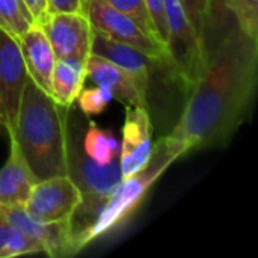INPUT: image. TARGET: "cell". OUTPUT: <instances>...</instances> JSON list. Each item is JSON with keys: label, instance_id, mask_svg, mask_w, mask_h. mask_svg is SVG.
Returning a JSON list of instances; mask_svg holds the SVG:
<instances>
[{"label": "cell", "instance_id": "cell-1", "mask_svg": "<svg viewBox=\"0 0 258 258\" xmlns=\"http://www.w3.org/2000/svg\"><path fill=\"white\" fill-rule=\"evenodd\" d=\"M258 80V39L236 26L209 54L171 132L187 151L225 145L246 119Z\"/></svg>", "mask_w": 258, "mask_h": 258}, {"label": "cell", "instance_id": "cell-2", "mask_svg": "<svg viewBox=\"0 0 258 258\" xmlns=\"http://www.w3.org/2000/svg\"><path fill=\"white\" fill-rule=\"evenodd\" d=\"M67 107L27 79L12 136L27 165L39 180L67 175Z\"/></svg>", "mask_w": 258, "mask_h": 258}, {"label": "cell", "instance_id": "cell-3", "mask_svg": "<svg viewBox=\"0 0 258 258\" xmlns=\"http://www.w3.org/2000/svg\"><path fill=\"white\" fill-rule=\"evenodd\" d=\"M187 148L169 135L154 144L148 163L138 172L124 177L115 187L94 222L79 236L77 249L82 251L91 242L112 234L121 228L145 201L154 183L180 157L187 154Z\"/></svg>", "mask_w": 258, "mask_h": 258}, {"label": "cell", "instance_id": "cell-4", "mask_svg": "<svg viewBox=\"0 0 258 258\" xmlns=\"http://www.w3.org/2000/svg\"><path fill=\"white\" fill-rule=\"evenodd\" d=\"M83 132L85 128L80 122V115L68 110L67 175L76 183L82 194V204L70 221L76 248L79 236L94 222L98 212L122 180L119 157L107 165H100L85 153L82 145Z\"/></svg>", "mask_w": 258, "mask_h": 258}, {"label": "cell", "instance_id": "cell-5", "mask_svg": "<svg viewBox=\"0 0 258 258\" xmlns=\"http://www.w3.org/2000/svg\"><path fill=\"white\" fill-rule=\"evenodd\" d=\"M165 11L169 73L181 88L190 91L207 63L204 42L187 18L180 0H165Z\"/></svg>", "mask_w": 258, "mask_h": 258}, {"label": "cell", "instance_id": "cell-6", "mask_svg": "<svg viewBox=\"0 0 258 258\" xmlns=\"http://www.w3.org/2000/svg\"><path fill=\"white\" fill-rule=\"evenodd\" d=\"M85 14L94 30L139 50L156 65L169 70L166 45L156 36L147 33L133 18L118 12L101 0H85Z\"/></svg>", "mask_w": 258, "mask_h": 258}, {"label": "cell", "instance_id": "cell-7", "mask_svg": "<svg viewBox=\"0 0 258 258\" xmlns=\"http://www.w3.org/2000/svg\"><path fill=\"white\" fill-rule=\"evenodd\" d=\"M39 26L53 48L56 60H71L86 67L91 56L94 29L82 12L48 14Z\"/></svg>", "mask_w": 258, "mask_h": 258}, {"label": "cell", "instance_id": "cell-8", "mask_svg": "<svg viewBox=\"0 0 258 258\" xmlns=\"http://www.w3.org/2000/svg\"><path fill=\"white\" fill-rule=\"evenodd\" d=\"M80 204L82 194L76 183L68 175H54L33 186L24 209L41 224H56L71 221Z\"/></svg>", "mask_w": 258, "mask_h": 258}, {"label": "cell", "instance_id": "cell-9", "mask_svg": "<svg viewBox=\"0 0 258 258\" xmlns=\"http://www.w3.org/2000/svg\"><path fill=\"white\" fill-rule=\"evenodd\" d=\"M0 218L14 228L24 233L35 240L45 255L53 258H65L76 255L74 234L70 221L56 224H41L33 219L24 209V206H6L0 204Z\"/></svg>", "mask_w": 258, "mask_h": 258}, {"label": "cell", "instance_id": "cell-10", "mask_svg": "<svg viewBox=\"0 0 258 258\" xmlns=\"http://www.w3.org/2000/svg\"><path fill=\"white\" fill-rule=\"evenodd\" d=\"M27 79L29 74L17 39L0 29V121L8 133L15 127Z\"/></svg>", "mask_w": 258, "mask_h": 258}, {"label": "cell", "instance_id": "cell-11", "mask_svg": "<svg viewBox=\"0 0 258 258\" xmlns=\"http://www.w3.org/2000/svg\"><path fill=\"white\" fill-rule=\"evenodd\" d=\"M153 125L147 107L125 106L119 165L122 178L141 171L153 154Z\"/></svg>", "mask_w": 258, "mask_h": 258}, {"label": "cell", "instance_id": "cell-12", "mask_svg": "<svg viewBox=\"0 0 258 258\" xmlns=\"http://www.w3.org/2000/svg\"><path fill=\"white\" fill-rule=\"evenodd\" d=\"M86 79H91L95 85L106 86L113 98L125 106L147 107L148 92H145L128 73L104 57L97 54L89 56L86 62Z\"/></svg>", "mask_w": 258, "mask_h": 258}, {"label": "cell", "instance_id": "cell-13", "mask_svg": "<svg viewBox=\"0 0 258 258\" xmlns=\"http://www.w3.org/2000/svg\"><path fill=\"white\" fill-rule=\"evenodd\" d=\"M23 60L29 77L45 92L51 95V73L56 63V56L39 24H32L17 38Z\"/></svg>", "mask_w": 258, "mask_h": 258}, {"label": "cell", "instance_id": "cell-14", "mask_svg": "<svg viewBox=\"0 0 258 258\" xmlns=\"http://www.w3.org/2000/svg\"><path fill=\"white\" fill-rule=\"evenodd\" d=\"M91 54H97L100 57H104L128 73L138 83L139 86L148 92L150 88V80H151V70H153V60L147 57L144 53L139 50L118 42L101 32L94 30L92 33V47H91Z\"/></svg>", "mask_w": 258, "mask_h": 258}, {"label": "cell", "instance_id": "cell-15", "mask_svg": "<svg viewBox=\"0 0 258 258\" xmlns=\"http://www.w3.org/2000/svg\"><path fill=\"white\" fill-rule=\"evenodd\" d=\"M9 156L0 169V204L24 206L38 178L27 165L17 141L9 136Z\"/></svg>", "mask_w": 258, "mask_h": 258}, {"label": "cell", "instance_id": "cell-16", "mask_svg": "<svg viewBox=\"0 0 258 258\" xmlns=\"http://www.w3.org/2000/svg\"><path fill=\"white\" fill-rule=\"evenodd\" d=\"M86 80V67L71 60H56L51 73V97L67 109L76 103Z\"/></svg>", "mask_w": 258, "mask_h": 258}, {"label": "cell", "instance_id": "cell-17", "mask_svg": "<svg viewBox=\"0 0 258 258\" xmlns=\"http://www.w3.org/2000/svg\"><path fill=\"white\" fill-rule=\"evenodd\" d=\"M209 14L204 35L206 54H209L219 45V42L237 26L234 15V0H207Z\"/></svg>", "mask_w": 258, "mask_h": 258}, {"label": "cell", "instance_id": "cell-18", "mask_svg": "<svg viewBox=\"0 0 258 258\" xmlns=\"http://www.w3.org/2000/svg\"><path fill=\"white\" fill-rule=\"evenodd\" d=\"M82 145L85 153L100 165H107L119 157V142L115 133L100 128L92 119L86 122Z\"/></svg>", "mask_w": 258, "mask_h": 258}, {"label": "cell", "instance_id": "cell-19", "mask_svg": "<svg viewBox=\"0 0 258 258\" xmlns=\"http://www.w3.org/2000/svg\"><path fill=\"white\" fill-rule=\"evenodd\" d=\"M35 20L23 0H0V29L17 38L27 30Z\"/></svg>", "mask_w": 258, "mask_h": 258}, {"label": "cell", "instance_id": "cell-20", "mask_svg": "<svg viewBox=\"0 0 258 258\" xmlns=\"http://www.w3.org/2000/svg\"><path fill=\"white\" fill-rule=\"evenodd\" d=\"M112 100L113 95L106 86L95 85L94 88L82 89L76 101H79V109L85 116H92L103 113Z\"/></svg>", "mask_w": 258, "mask_h": 258}, {"label": "cell", "instance_id": "cell-21", "mask_svg": "<svg viewBox=\"0 0 258 258\" xmlns=\"http://www.w3.org/2000/svg\"><path fill=\"white\" fill-rule=\"evenodd\" d=\"M101 2H104L110 8L116 9L118 12L133 18L147 33H150V35L157 38L154 26H153V21H151L150 14H148L147 6H145V0H101Z\"/></svg>", "mask_w": 258, "mask_h": 258}, {"label": "cell", "instance_id": "cell-22", "mask_svg": "<svg viewBox=\"0 0 258 258\" xmlns=\"http://www.w3.org/2000/svg\"><path fill=\"white\" fill-rule=\"evenodd\" d=\"M234 15L240 30L258 39V0H234Z\"/></svg>", "mask_w": 258, "mask_h": 258}, {"label": "cell", "instance_id": "cell-23", "mask_svg": "<svg viewBox=\"0 0 258 258\" xmlns=\"http://www.w3.org/2000/svg\"><path fill=\"white\" fill-rule=\"evenodd\" d=\"M180 3H181L187 18L194 24L198 36L204 42L206 26H207V14H209V2L207 0H180Z\"/></svg>", "mask_w": 258, "mask_h": 258}, {"label": "cell", "instance_id": "cell-24", "mask_svg": "<svg viewBox=\"0 0 258 258\" xmlns=\"http://www.w3.org/2000/svg\"><path fill=\"white\" fill-rule=\"evenodd\" d=\"M147 11L153 21L157 38L166 45V11L165 0H145Z\"/></svg>", "mask_w": 258, "mask_h": 258}, {"label": "cell", "instance_id": "cell-25", "mask_svg": "<svg viewBox=\"0 0 258 258\" xmlns=\"http://www.w3.org/2000/svg\"><path fill=\"white\" fill-rule=\"evenodd\" d=\"M47 12H82L85 14V0H47Z\"/></svg>", "mask_w": 258, "mask_h": 258}, {"label": "cell", "instance_id": "cell-26", "mask_svg": "<svg viewBox=\"0 0 258 258\" xmlns=\"http://www.w3.org/2000/svg\"><path fill=\"white\" fill-rule=\"evenodd\" d=\"M29 9V12L32 14L33 20L36 24H39L47 15V0H23Z\"/></svg>", "mask_w": 258, "mask_h": 258}, {"label": "cell", "instance_id": "cell-27", "mask_svg": "<svg viewBox=\"0 0 258 258\" xmlns=\"http://www.w3.org/2000/svg\"><path fill=\"white\" fill-rule=\"evenodd\" d=\"M0 128H3V125H2V121H0Z\"/></svg>", "mask_w": 258, "mask_h": 258}]
</instances>
